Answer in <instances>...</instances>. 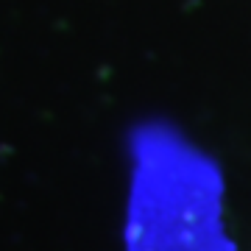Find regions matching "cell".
I'll return each mask as SVG.
<instances>
[{"instance_id":"obj_1","label":"cell","mask_w":251,"mask_h":251,"mask_svg":"<svg viewBox=\"0 0 251 251\" xmlns=\"http://www.w3.org/2000/svg\"><path fill=\"white\" fill-rule=\"evenodd\" d=\"M128 251H229L215 168L165 126L134 140Z\"/></svg>"}]
</instances>
